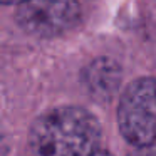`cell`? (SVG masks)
Returning <instances> with one entry per match:
<instances>
[{
    "label": "cell",
    "instance_id": "6da1fadb",
    "mask_svg": "<svg viewBox=\"0 0 156 156\" xmlns=\"http://www.w3.org/2000/svg\"><path fill=\"white\" fill-rule=\"evenodd\" d=\"M99 121L79 106L49 109L35 119L29 133L34 156H91L99 149Z\"/></svg>",
    "mask_w": 156,
    "mask_h": 156
},
{
    "label": "cell",
    "instance_id": "7a4b0ae2",
    "mask_svg": "<svg viewBox=\"0 0 156 156\" xmlns=\"http://www.w3.org/2000/svg\"><path fill=\"white\" fill-rule=\"evenodd\" d=\"M122 138L136 148L156 144V79L138 77L122 91L118 104Z\"/></svg>",
    "mask_w": 156,
    "mask_h": 156
},
{
    "label": "cell",
    "instance_id": "3957f363",
    "mask_svg": "<svg viewBox=\"0 0 156 156\" xmlns=\"http://www.w3.org/2000/svg\"><path fill=\"white\" fill-rule=\"evenodd\" d=\"M17 24L34 37H57L72 30L81 20L77 0H24L17 5Z\"/></svg>",
    "mask_w": 156,
    "mask_h": 156
},
{
    "label": "cell",
    "instance_id": "277c9868",
    "mask_svg": "<svg viewBox=\"0 0 156 156\" xmlns=\"http://www.w3.org/2000/svg\"><path fill=\"white\" fill-rule=\"evenodd\" d=\"M86 91L96 101H109L121 86V67L109 57L94 59L82 72Z\"/></svg>",
    "mask_w": 156,
    "mask_h": 156
},
{
    "label": "cell",
    "instance_id": "5b68a950",
    "mask_svg": "<svg viewBox=\"0 0 156 156\" xmlns=\"http://www.w3.org/2000/svg\"><path fill=\"white\" fill-rule=\"evenodd\" d=\"M129 156H156V144L144 146V148H136V151L131 153Z\"/></svg>",
    "mask_w": 156,
    "mask_h": 156
},
{
    "label": "cell",
    "instance_id": "8992f818",
    "mask_svg": "<svg viewBox=\"0 0 156 156\" xmlns=\"http://www.w3.org/2000/svg\"><path fill=\"white\" fill-rule=\"evenodd\" d=\"M24 0H2V4L4 5H14V4H17V5H20Z\"/></svg>",
    "mask_w": 156,
    "mask_h": 156
},
{
    "label": "cell",
    "instance_id": "52a82bcc",
    "mask_svg": "<svg viewBox=\"0 0 156 156\" xmlns=\"http://www.w3.org/2000/svg\"><path fill=\"white\" fill-rule=\"evenodd\" d=\"M91 156H112V154L108 153V151H102V149H98V151H96L94 154H91Z\"/></svg>",
    "mask_w": 156,
    "mask_h": 156
}]
</instances>
